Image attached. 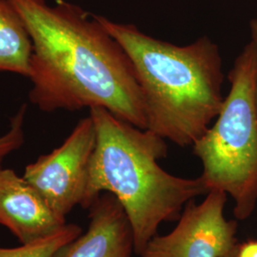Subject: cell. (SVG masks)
I'll list each match as a JSON object with an SVG mask.
<instances>
[{"label": "cell", "mask_w": 257, "mask_h": 257, "mask_svg": "<svg viewBox=\"0 0 257 257\" xmlns=\"http://www.w3.org/2000/svg\"><path fill=\"white\" fill-rule=\"evenodd\" d=\"M33 42L29 100L45 112L103 108L142 130L146 109L135 68L118 41L67 0H9Z\"/></svg>", "instance_id": "6da1fadb"}, {"label": "cell", "mask_w": 257, "mask_h": 257, "mask_svg": "<svg viewBox=\"0 0 257 257\" xmlns=\"http://www.w3.org/2000/svg\"><path fill=\"white\" fill-rule=\"evenodd\" d=\"M127 53L142 91L147 128L180 147L193 146L220 112L223 59L207 36L178 46L134 24L94 15Z\"/></svg>", "instance_id": "7a4b0ae2"}, {"label": "cell", "mask_w": 257, "mask_h": 257, "mask_svg": "<svg viewBox=\"0 0 257 257\" xmlns=\"http://www.w3.org/2000/svg\"><path fill=\"white\" fill-rule=\"evenodd\" d=\"M96 143L82 208L103 193L116 197L125 211L141 256L165 222L178 220L184 207L208 189L200 176L185 178L165 171L158 161L168 155L166 139L138 128L103 108L90 109Z\"/></svg>", "instance_id": "3957f363"}, {"label": "cell", "mask_w": 257, "mask_h": 257, "mask_svg": "<svg viewBox=\"0 0 257 257\" xmlns=\"http://www.w3.org/2000/svg\"><path fill=\"white\" fill-rule=\"evenodd\" d=\"M230 91L215 123L193 146L210 191L232 198L236 220L248 219L257 205V46L250 40L228 74Z\"/></svg>", "instance_id": "277c9868"}, {"label": "cell", "mask_w": 257, "mask_h": 257, "mask_svg": "<svg viewBox=\"0 0 257 257\" xmlns=\"http://www.w3.org/2000/svg\"><path fill=\"white\" fill-rule=\"evenodd\" d=\"M95 143V126L89 114L59 147L25 168L24 179L63 218L74 207H82Z\"/></svg>", "instance_id": "5b68a950"}, {"label": "cell", "mask_w": 257, "mask_h": 257, "mask_svg": "<svg viewBox=\"0 0 257 257\" xmlns=\"http://www.w3.org/2000/svg\"><path fill=\"white\" fill-rule=\"evenodd\" d=\"M227 193L210 191L184 207L174 230L157 234L140 257H223L237 245L236 220L225 216Z\"/></svg>", "instance_id": "8992f818"}, {"label": "cell", "mask_w": 257, "mask_h": 257, "mask_svg": "<svg viewBox=\"0 0 257 257\" xmlns=\"http://www.w3.org/2000/svg\"><path fill=\"white\" fill-rule=\"evenodd\" d=\"M66 224L23 176L0 168V225L22 245L48 237Z\"/></svg>", "instance_id": "52a82bcc"}, {"label": "cell", "mask_w": 257, "mask_h": 257, "mask_svg": "<svg viewBox=\"0 0 257 257\" xmlns=\"http://www.w3.org/2000/svg\"><path fill=\"white\" fill-rule=\"evenodd\" d=\"M89 209L87 230L52 257H134V233L116 197L101 193Z\"/></svg>", "instance_id": "ba28073f"}, {"label": "cell", "mask_w": 257, "mask_h": 257, "mask_svg": "<svg viewBox=\"0 0 257 257\" xmlns=\"http://www.w3.org/2000/svg\"><path fill=\"white\" fill-rule=\"evenodd\" d=\"M33 42L24 21L9 0H0V72L29 76Z\"/></svg>", "instance_id": "9c48e42d"}, {"label": "cell", "mask_w": 257, "mask_h": 257, "mask_svg": "<svg viewBox=\"0 0 257 257\" xmlns=\"http://www.w3.org/2000/svg\"><path fill=\"white\" fill-rule=\"evenodd\" d=\"M82 233L76 224H66L54 234L16 248L0 247V257H52L55 252Z\"/></svg>", "instance_id": "30bf717a"}, {"label": "cell", "mask_w": 257, "mask_h": 257, "mask_svg": "<svg viewBox=\"0 0 257 257\" xmlns=\"http://www.w3.org/2000/svg\"><path fill=\"white\" fill-rule=\"evenodd\" d=\"M27 111V104H22L16 114L11 118L10 128L0 136V168L4 159L12 153L19 150L24 143V123Z\"/></svg>", "instance_id": "8fae6325"}, {"label": "cell", "mask_w": 257, "mask_h": 257, "mask_svg": "<svg viewBox=\"0 0 257 257\" xmlns=\"http://www.w3.org/2000/svg\"><path fill=\"white\" fill-rule=\"evenodd\" d=\"M236 257H257V240L238 243Z\"/></svg>", "instance_id": "7c38bea8"}, {"label": "cell", "mask_w": 257, "mask_h": 257, "mask_svg": "<svg viewBox=\"0 0 257 257\" xmlns=\"http://www.w3.org/2000/svg\"><path fill=\"white\" fill-rule=\"evenodd\" d=\"M249 32H250V40H252L257 46V19H253L249 22ZM255 104H256L257 111V82L255 89Z\"/></svg>", "instance_id": "4fadbf2b"}, {"label": "cell", "mask_w": 257, "mask_h": 257, "mask_svg": "<svg viewBox=\"0 0 257 257\" xmlns=\"http://www.w3.org/2000/svg\"><path fill=\"white\" fill-rule=\"evenodd\" d=\"M237 247H238V243H237V245H236L234 248H232V249L230 250V252H229L228 254H226L225 256L223 257H236V253H237Z\"/></svg>", "instance_id": "5bb4252c"}]
</instances>
